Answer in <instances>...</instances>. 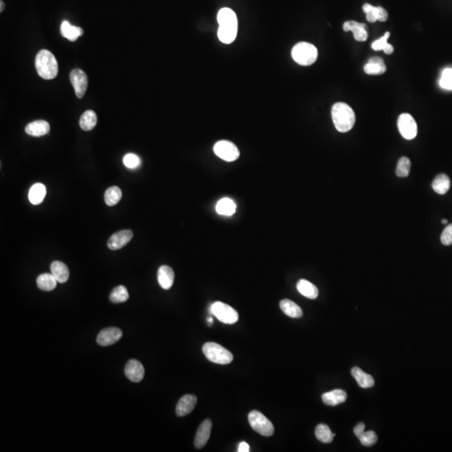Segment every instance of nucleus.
<instances>
[{
  "instance_id": "obj_1",
  "label": "nucleus",
  "mask_w": 452,
  "mask_h": 452,
  "mask_svg": "<svg viewBox=\"0 0 452 452\" xmlns=\"http://www.w3.org/2000/svg\"><path fill=\"white\" fill-rule=\"evenodd\" d=\"M219 29L218 37L222 43L230 44L235 40L238 30L236 15L231 9L223 8L217 15Z\"/></svg>"
},
{
  "instance_id": "obj_2",
  "label": "nucleus",
  "mask_w": 452,
  "mask_h": 452,
  "mask_svg": "<svg viewBox=\"0 0 452 452\" xmlns=\"http://www.w3.org/2000/svg\"><path fill=\"white\" fill-rule=\"evenodd\" d=\"M332 118L336 129L347 132L354 127L355 113L350 106L343 102L335 103L332 108Z\"/></svg>"
},
{
  "instance_id": "obj_3",
  "label": "nucleus",
  "mask_w": 452,
  "mask_h": 452,
  "mask_svg": "<svg viewBox=\"0 0 452 452\" xmlns=\"http://www.w3.org/2000/svg\"><path fill=\"white\" fill-rule=\"evenodd\" d=\"M36 68L39 76L45 80H52L59 72L57 60L50 50H41L36 55Z\"/></svg>"
},
{
  "instance_id": "obj_4",
  "label": "nucleus",
  "mask_w": 452,
  "mask_h": 452,
  "mask_svg": "<svg viewBox=\"0 0 452 452\" xmlns=\"http://www.w3.org/2000/svg\"><path fill=\"white\" fill-rule=\"evenodd\" d=\"M318 49L312 44L300 42L292 48V56L293 60L303 66L312 65L318 59Z\"/></svg>"
},
{
  "instance_id": "obj_5",
  "label": "nucleus",
  "mask_w": 452,
  "mask_h": 452,
  "mask_svg": "<svg viewBox=\"0 0 452 452\" xmlns=\"http://www.w3.org/2000/svg\"><path fill=\"white\" fill-rule=\"evenodd\" d=\"M203 353L210 361L218 364H229L233 361L234 356L229 350L216 342H206L203 346Z\"/></svg>"
},
{
  "instance_id": "obj_6",
  "label": "nucleus",
  "mask_w": 452,
  "mask_h": 452,
  "mask_svg": "<svg viewBox=\"0 0 452 452\" xmlns=\"http://www.w3.org/2000/svg\"><path fill=\"white\" fill-rule=\"evenodd\" d=\"M248 421L251 428L263 436H270L274 434V426L263 414L257 410L250 412Z\"/></svg>"
},
{
  "instance_id": "obj_7",
  "label": "nucleus",
  "mask_w": 452,
  "mask_h": 452,
  "mask_svg": "<svg viewBox=\"0 0 452 452\" xmlns=\"http://www.w3.org/2000/svg\"><path fill=\"white\" fill-rule=\"evenodd\" d=\"M211 312L218 320L225 324H234L239 320L238 312L233 307L221 301H216L212 304Z\"/></svg>"
},
{
  "instance_id": "obj_8",
  "label": "nucleus",
  "mask_w": 452,
  "mask_h": 452,
  "mask_svg": "<svg viewBox=\"0 0 452 452\" xmlns=\"http://www.w3.org/2000/svg\"><path fill=\"white\" fill-rule=\"evenodd\" d=\"M214 152L219 158L226 162H234L239 157V151L233 143L222 140L216 143L214 146Z\"/></svg>"
},
{
  "instance_id": "obj_9",
  "label": "nucleus",
  "mask_w": 452,
  "mask_h": 452,
  "mask_svg": "<svg viewBox=\"0 0 452 452\" xmlns=\"http://www.w3.org/2000/svg\"><path fill=\"white\" fill-rule=\"evenodd\" d=\"M398 127L403 137L408 140L414 139L417 135V124L409 113H403L398 119Z\"/></svg>"
},
{
  "instance_id": "obj_10",
  "label": "nucleus",
  "mask_w": 452,
  "mask_h": 452,
  "mask_svg": "<svg viewBox=\"0 0 452 452\" xmlns=\"http://www.w3.org/2000/svg\"><path fill=\"white\" fill-rule=\"evenodd\" d=\"M69 81L74 87L76 96L80 99L84 97L88 86V79L86 73L81 69H72L69 74Z\"/></svg>"
},
{
  "instance_id": "obj_11",
  "label": "nucleus",
  "mask_w": 452,
  "mask_h": 452,
  "mask_svg": "<svg viewBox=\"0 0 452 452\" xmlns=\"http://www.w3.org/2000/svg\"><path fill=\"white\" fill-rule=\"evenodd\" d=\"M122 337V332L117 328H108L100 331L96 337V342L100 346L107 347L118 342Z\"/></svg>"
},
{
  "instance_id": "obj_12",
  "label": "nucleus",
  "mask_w": 452,
  "mask_h": 452,
  "mask_svg": "<svg viewBox=\"0 0 452 452\" xmlns=\"http://www.w3.org/2000/svg\"><path fill=\"white\" fill-rule=\"evenodd\" d=\"M133 237L132 230H124L113 234L108 239V246L112 251L122 249L126 245L128 244Z\"/></svg>"
},
{
  "instance_id": "obj_13",
  "label": "nucleus",
  "mask_w": 452,
  "mask_h": 452,
  "mask_svg": "<svg viewBox=\"0 0 452 452\" xmlns=\"http://www.w3.org/2000/svg\"><path fill=\"white\" fill-rule=\"evenodd\" d=\"M144 367L140 362L136 359H131L127 362L125 367V374L129 380L134 383H138L143 380L144 377Z\"/></svg>"
},
{
  "instance_id": "obj_14",
  "label": "nucleus",
  "mask_w": 452,
  "mask_h": 452,
  "mask_svg": "<svg viewBox=\"0 0 452 452\" xmlns=\"http://www.w3.org/2000/svg\"><path fill=\"white\" fill-rule=\"evenodd\" d=\"M211 430H212V421L211 420H205L199 426L194 439V446L197 449H201L207 444L208 439L211 437Z\"/></svg>"
},
{
  "instance_id": "obj_15",
  "label": "nucleus",
  "mask_w": 452,
  "mask_h": 452,
  "mask_svg": "<svg viewBox=\"0 0 452 452\" xmlns=\"http://www.w3.org/2000/svg\"><path fill=\"white\" fill-rule=\"evenodd\" d=\"M196 404V396L193 395H184L176 405V414L178 416H185L193 411Z\"/></svg>"
},
{
  "instance_id": "obj_16",
  "label": "nucleus",
  "mask_w": 452,
  "mask_h": 452,
  "mask_svg": "<svg viewBox=\"0 0 452 452\" xmlns=\"http://www.w3.org/2000/svg\"><path fill=\"white\" fill-rule=\"evenodd\" d=\"M344 31H352L354 33V39L357 41H365L368 39L367 26L356 21H347L343 24Z\"/></svg>"
},
{
  "instance_id": "obj_17",
  "label": "nucleus",
  "mask_w": 452,
  "mask_h": 452,
  "mask_svg": "<svg viewBox=\"0 0 452 452\" xmlns=\"http://www.w3.org/2000/svg\"><path fill=\"white\" fill-rule=\"evenodd\" d=\"M158 282L163 289H170L175 282V272L172 268L168 266H160L158 270Z\"/></svg>"
},
{
  "instance_id": "obj_18",
  "label": "nucleus",
  "mask_w": 452,
  "mask_h": 452,
  "mask_svg": "<svg viewBox=\"0 0 452 452\" xmlns=\"http://www.w3.org/2000/svg\"><path fill=\"white\" fill-rule=\"evenodd\" d=\"M50 126L48 122L44 120H38L30 122L25 127V132L30 136H42L49 133Z\"/></svg>"
},
{
  "instance_id": "obj_19",
  "label": "nucleus",
  "mask_w": 452,
  "mask_h": 452,
  "mask_svg": "<svg viewBox=\"0 0 452 452\" xmlns=\"http://www.w3.org/2000/svg\"><path fill=\"white\" fill-rule=\"evenodd\" d=\"M347 393L344 390H334L330 392L325 393L322 396L323 403L327 405L335 406L337 404H342L347 400Z\"/></svg>"
},
{
  "instance_id": "obj_20",
  "label": "nucleus",
  "mask_w": 452,
  "mask_h": 452,
  "mask_svg": "<svg viewBox=\"0 0 452 452\" xmlns=\"http://www.w3.org/2000/svg\"><path fill=\"white\" fill-rule=\"evenodd\" d=\"M50 270H51L52 275L57 280L58 283H65L69 279V269L67 267L66 265L61 261H53L51 266H50Z\"/></svg>"
},
{
  "instance_id": "obj_21",
  "label": "nucleus",
  "mask_w": 452,
  "mask_h": 452,
  "mask_svg": "<svg viewBox=\"0 0 452 452\" xmlns=\"http://www.w3.org/2000/svg\"><path fill=\"white\" fill-rule=\"evenodd\" d=\"M352 375L356 379L358 385L363 389H368L374 385V379L373 377L362 370L361 368L354 367L352 368Z\"/></svg>"
},
{
  "instance_id": "obj_22",
  "label": "nucleus",
  "mask_w": 452,
  "mask_h": 452,
  "mask_svg": "<svg viewBox=\"0 0 452 452\" xmlns=\"http://www.w3.org/2000/svg\"><path fill=\"white\" fill-rule=\"evenodd\" d=\"M364 72L368 75H382L386 72V65L383 59L378 56L371 58L364 65Z\"/></svg>"
},
{
  "instance_id": "obj_23",
  "label": "nucleus",
  "mask_w": 452,
  "mask_h": 452,
  "mask_svg": "<svg viewBox=\"0 0 452 452\" xmlns=\"http://www.w3.org/2000/svg\"><path fill=\"white\" fill-rule=\"evenodd\" d=\"M60 33L64 38H66L69 41H76L80 36L84 33V30L80 27L74 26L69 24V22H62L60 26Z\"/></svg>"
},
{
  "instance_id": "obj_24",
  "label": "nucleus",
  "mask_w": 452,
  "mask_h": 452,
  "mask_svg": "<svg viewBox=\"0 0 452 452\" xmlns=\"http://www.w3.org/2000/svg\"><path fill=\"white\" fill-rule=\"evenodd\" d=\"M280 307L282 311L284 312L287 316L292 318H300L302 317V310L297 303H295L294 301L291 300L284 299L281 301Z\"/></svg>"
},
{
  "instance_id": "obj_25",
  "label": "nucleus",
  "mask_w": 452,
  "mask_h": 452,
  "mask_svg": "<svg viewBox=\"0 0 452 452\" xmlns=\"http://www.w3.org/2000/svg\"><path fill=\"white\" fill-rule=\"evenodd\" d=\"M297 291L304 297L309 299H316L318 297V289L315 285L308 281L301 279L297 284Z\"/></svg>"
},
{
  "instance_id": "obj_26",
  "label": "nucleus",
  "mask_w": 452,
  "mask_h": 452,
  "mask_svg": "<svg viewBox=\"0 0 452 452\" xmlns=\"http://www.w3.org/2000/svg\"><path fill=\"white\" fill-rule=\"evenodd\" d=\"M57 280L55 279V276L52 275V273H44L39 275L36 283L40 289L45 292H50L53 291L56 287L57 285Z\"/></svg>"
},
{
  "instance_id": "obj_27",
  "label": "nucleus",
  "mask_w": 452,
  "mask_h": 452,
  "mask_svg": "<svg viewBox=\"0 0 452 452\" xmlns=\"http://www.w3.org/2000/svg\"><path fill=\"white\" fill-rule=\"evenodd\" d=\"M97 124V116L92 110H87L80 118V127L84 131H91Z\"/></svg>"
},
{
  "instance_id": "obj_28",
  "label": "nucleus",
  "mask_w": 452,
  "mask_h": 452,
  "mask_svg": "<svg viewBox=\"0 0 452 452\" xmlns=\"http://www.w3.org/2000/svg\"><path fill=\"white\" fill-rule=\"evenodd\" d=\"M450 187V180L447 175L440 173L435 178L432 183V189L435 193L445 194L449 191Z\"/></svg>"
},
{
  "instance_id": "obj_29",
  "label": "nucleus",
  "mask_w": 452,
  "mask_h": 452,
  "mask_svg": "<svg viewBox=\"0 0 452 452\" xmlns=\"http://www.w3.org/2000/svg\"><path fill=\"white\" fill-rule=\"evenodd\" d=\"M46 194V186L42 184H33L29 192V199L34 205L42 203Z\"/></svg>"
},
{
  "instance_id": "obj_30",
  "label": "nucleus",
  "mask_w": 452,
  "mask_h": 452,
  "mask_svg": "<svg viewBox=\"0 0 452 452\" xmlns=\"http://www.w3.org/2000/svg\"><path fill=\"white\" fill-rule=\"evenodd\" d=\"M236 204L232 199L224 198L216 204V211L221 216H231L235 213Z\"/></svg>"
},
{
  "instance_id": "obj_31",
  "label": "nucleus",
  "mask_w": 452,
  "mask_h": 452,
  "mask_svg": "<svg viewBox=\"0 0 452 452\" xmlns=\"http://www.w3.org/2000/svg\"><path fill=\"white\" fill-rule=\"evenodd\" d=\"M317 439L323 443H331L333 440L335 434L331 431L330 428L325 424L318 425L315 430Z\"/></svg>"
},
{
  "instance_id": "obj_32",
  "label": "nucleus",
  "mask_w": 452,
  "mask_h": 452,
  "mask_svg": "<svg viewBox=\"0 0 452 452\" xmlns=\"http://www.w3.org/2000/svg\"><path fill=\"white\" fill-rule=\"evenodd\" d=\"M129 298V293L124 286H118L111 292L109 299L113 303H122Z\"/></svg>"
},
{
  "instance_id": "obj_33",
  "label": "nucleus",
  "mask_w": 452,
  "mask_h": 452,
  "mask_svg": "<svg viewBox=\"0 0 452 452\" xmlns=\"http://www.w3.org/2000/svg\"><path fill=\"white\" fill-rule=\"evenodd\" d=\"M122 190L117 186H113L106 191L105 202L108 206H113L117 204L122 199Z\"/></svg>"
},
{
  "instance_id": "obj_34",
  "label": "nucleus",
  "mask_w": 452,
  "mask_h": 452,
  "mask_svg": "<svg viewBox=\"0 0 452 452\" xmlns=\"http://www.w3.org/2000/svg\"><path fill=\"white\" fill-rule=\"evenodd\" d=\"M411 167V162L406 157H402L399 159L396 167V175L398 177L405 178L409 176Z\"/></svg>"
},
{
  "instance_id": "obj_35",
  "label": "nucleus",
  "mask_w": 452,
  "mask_h": 452,
  "mask_svg": "<svg viewBox=\"0 0 452 452\" xmlns=\"http://www.w3.org/2000/svg\"><path fill=\"white\" fill-rule=\"evenodd\" d=\"M358 439L361 442L362 445H364V446H371V445H373L377 442L378 436H377V434L374 431H364L361 435H359Z\"/></svg>"
},
{
  "instance_id": "obj_36",
  "label": "nucleus",
  "mask_w": 452,
  "mask_h": 452,
  "mask_svg": "<svg viewBox=\"0 0 452 452\" xmlns=\"http://www.w3.org/2000/svg\"><path fill=\"white\" fill-rule=\"evenodd\" d=\"M123 163L127 168L134 169L139 167L141 164V160L138 156L134 154V153H127L123 158Z\"/></svg>"
},
{
  "instance_id": "obj_37",
  "label": "nucleus",
  "mask_w": 452,
  "mask_h": 452,
  "mask_svg": "<svg viewBox=\"0 0 452 452\" xmlns=\"http://www.w3.org/2000/svg\"><path fill=\"white\" fill-rule=\"evenodd\" d=\"M440 240L445 246L452 245V224L446 226L445 230H443L442 234L440 235Z\"/></svg>"
},
{
  "instance_id": "obj_38",
  "label": "nucleus",
  "mask_w": 452,
  "mask_h": 452,
  "mask_svg": "<svg viewBox=\"0 0 452 452\" xmlns=\"http://www.w3.org/2000/svg\"><path fill=\"white\" fill-rule=\"evenodd\" d=\"M390 36V32H386L383 37H381L372 44V48L374 50H383L385 46H387V41Z\"/></svg>"
},
{
  "instance_id": "obj_39",
  "label": "nucleus",
  "mask_w": 452,
  "mask_h": 452,
  "mask_svg": "<svg viewBox=\"0 0 452 452\" xmlns=\"http://www.w3.org/2000/svg\"><path fill=\"white\" fill-rule=\"evenodd\" d=\"M378 7H374V6H373V7L372 8V10L366 14L367 20H368V22H370V23H374V22L378 20Z\"/></svg>"
},
{
  "instance_id": "obj_40",
  "label": "nucleus",
  "mask_w": 452,
  "mask_h": 452,
  "mask_svg": "<svg viewBox=\"0 0 452 452\" xmlns=\"http://www.w3.org/2000/svg\"><path fill=\"white\" fill-rule=\"evenodd\" d=\"M440 86L445 90L452 91V80L448 79L445 77H441L440 80Z\"/></svg>"
},
{
  "instance_id": "obj_41",
  "label": "nucleus",
  "mask_w": 452,
  "mask_h": 452,
  "mask_svg": "<svg viewBox=\"0 0 452 452\" xmlns=\"http://www.w3.org/2000/svg\"><path fill=\"white\" fill-rule=\"evenodd\" d=\"M388 17H389V15H388V12L386 10L382 7H378V21L385 22L388 19Z\"/></svg>"
},
{
  "instance_id": "obj_42",
  "label": "nucleus",
  "mask_w": 452,
  "mask_h": 452,
  "mask_svg": "<svg viewBox=\"0 0 452 452\" xmlns=\"http://www.w3.org/2000/svg\"><path fill=\"white\" fill-rule=\"evenodd\" d=\"M364 429H365V425H364V423L360 422V423L358 424V425L354 427V433L355 434L357 437H359V435H361V434L364 432Z\"/></svg>"
},
{
  "instance_id": "obj_43",
  "label": "nucleus",
  "mask_w": 452,
  "mask_h": 452,
  "mask_svg": "<svg viewBox=\"0 0 452 452\" xmlns=\"http://www.w3.org/2000/svg\"><path fill=\"white\" fill-rule=\"evenodd\" d=\"M238 451L239 452H248L250 451V445L245 441H242L239 445L238 447Z\"/></svg>"
},
{
  "instance_id": "obj_44",
  "label": "nucleus",
  "mask_w": 452,
  "mask_h": 452,
  "mask_svg": "<svg viewBox=\"0 0 452 452\" xmlns=\"http://www.w3.org/2000/svg\"><path fill=\"white\" fill-rule=\"evenodd\" d=\"M441 77H445L448 79L452 80V68H446L444 69L441 75Z\"/></svg>"
},
{
  "instance_id": "obj_45",
  "label": "nucleus",
  "mask_w": 452,
  "mask_h": 452,
  "mask_svg": "<svg viewBox=\"0 0 452 452\" xmlns=\"http://www.w3.org/2000/svg\"><path fill=\"white\" fill-rule=\"evenodd\" d=\"M384 51H385V54H387V55H391L393 52H394V47H393L391 45L388 43L387 46H385V49H384Z\"/></svg>"
},
{
  "instance_id": "obj_46",
  "label": "nucleus",
  "mask_w": 452,
  "mask_h": 452,
  "mask_svg": "<svg viewBox=\"0 0 452 452\" xmlns=\"http://www.w3.org/2000/svg\"><path fill=\"white\" fill-rule=\"evenodd\" d=\"M373 7V5H369V4H365V5H364V6H363V10H364V12L365 13V14H367V13L369 12V11L372 10V8Z\"/></svg>"
},
{
  "instance_id": "obj_47",
  "label": "nucleus",
  "mask_w": 452,
  "mask_h": 452,
  "mask_svg": "<svg viewBox=\"0 0 452 452\" xmlns=\"http://www.w3.org/2000/svg\"><path fill=\"white\" fill-rule=\"evenodd\" d=\"M0 6H1V8H0V12H3L4 10H5V3L3 2V0L0 1Z\"/></svg>"
},
{
  "instance_id": "obj_48",
  "label": "nucleus",
  "mask_w": 452,
  "mask_h": 452,
  "mask_svg": "<svg viewBox=\"0 0 452 452\" xmlns=\"http://www.w3.org/2000/svg\"><path fill=\"white\" fill-rule=\"evenodd\" d=\"M207 321H208V323H210V324H211V323H212V324H213V318H211V317H210V318H208V319H207Z\"/></svg>"
},
{
  "instance_id": "obj_49",
  "label": "nucleus",
  "mask_w": 452,
  "mask_h": 452,
  "mask_svg": "<svg viewBox=\"0 0 452 452\" xmlns=\"http://www.w3.org/2000/svg\"><path fill=\"white\" fill-rule=\"evenodd\" d=\"M447 223H448L447 220H445V219H444V220H442V224H444V225H446V224H447Z\"/></svg>"
}]
</instances>
